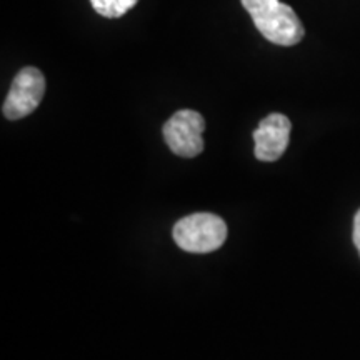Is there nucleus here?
<instances>
[{"mask_svg":"<svg viewBox=\"0 0 360 360\" xmlns=\"http://www.w3.org/2000/svg\"><path fill=\"white\" fill-rule=\"evenodd\" d=\"M260 34L276 45L299 44L304 39V25L294 8L281 0H242Z\"/></svg>","mask_w":360,"mask_h":360,"instance_id":"nucleus-1","label":"nucleus"},{"mask_svg":"<svg viewBox=\"0 0 360 360\" xmlns=\"http://www.w3.org/2000/svg\"><path fill=\"white\" fill-rule=\"evenodd\" d=\"M227 238V225L214 214H193L179 220L174 227V240L180 249L193 254H207L222 247Z\"/></svg>","mask_w":360,"mask_h":360,"instance_id":"nucleus-2","label":"nucleus"},{"mask_svg":"<svg viewBox=\"0 0 360 360\" xmlns=\"http://www.w3.org/2000/svg\"><path fill=\"white\" fill-rule=\"evenodd\" d=\"M205 120L195 110H179L164 125V139L175 155L192 159L204 150Z\"/></svg>","mask_w":360,"mask_h":360,"instance_id":"nucleus-3","label":"nucleus"},{"mask_svg":"<svg viewBox=\"0 0 360 360\" xmlns=\"http://www.w3.org/2000/svg\"><path fill=\"white\" fill-rule=\"evenodd\" d=\"M45 94L44 74L35 67H25L13 79L4 102V115L11 120L30 115L42 102Z\"/></svg>","mask_w":360,"mask_h":360,"instance_id":"nucleus-4","label":"nucleus"},{"mask_svg":"<svg viewBox=\"0 0 360 360\" xmlns=\"http://www.w3.org/2000/svg\"><path fill=\"white\" fill-rule=\"evenodd\" d=\"M290 120L282 114H270L260 120L254 132L255 157L262 162H276L290 141Z\"/></svg>","mask_w":360,"mask_h":360,"instance_id":"nucleus-5","label":"nucleus"},{"mask_svg":"<svg viewBox=\"0 0 360 360\" xmlns=\"http://www.w3.org/2000/svg\"><path fill=\"white\" fill-rule=\"evenodd\" d=\"M137 2L139 0H90L94 11L107 19H119L137 6Z\"/></svg>","mask_w":360,"mask_h":360,"instance_id":"nucleus-6","label":"nucleus"},{"mask_svg":"<svg viewBox=\"0 0 360 360\" xmlns=\"http://www.w3.org/2000/svg\"><path fill=\"white\" fill-rule=\"evenodd\" d=\"M354 244L357 247L360 254V210L355 214V219H354Z\"/></svg>","mask_w":360,"mask_h":360,"instance_id":"nucleus-7","label":"nucleus"}]
</instances>
